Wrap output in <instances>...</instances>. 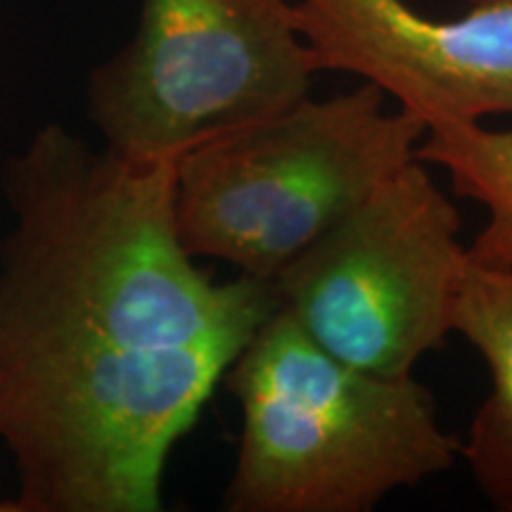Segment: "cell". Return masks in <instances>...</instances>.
I'll list each match as a JSON object with an SVG mask.
<instances>
[{"label":"cell","mask_w":512,"mask_h":512,"mask_svg":"<svg viewBox=\"0 0 512 512\" xmlns=\"http://www.w3.org/2000/svg\"><path fill=\"white\" fill-rule=\"evenodd\" d=\"M0 323L88 354H216L235 361L278 309L273 285L216 280L185 252L174 164L95 150L38 128L3 169Z\"/></svg>","instance_id":"cell-1"},{"label":"cell","mask_w":512,"mask_h":512,"mask_svg":"<svg viewBox=\"0 0 512 512\" xmlns=\"http://www.w3.org/2000/svg\"><path fill=\"white\" fill-rule=\"evenodd\" d=\"M223 384L242 413L226 512H370L460 456L425 384L351 366L280 309Z\"/></svg>","instance_id":"cell-2"},{"label":"cell","mask_w":512,"mask_h":512,"mask_svg":"<svg viewBox=\"0 0 512 512\" xmlns=\"http://www.w3.org/2000/svg\"><path fill=\"white\" fill-rule=\"evenodd\" d=\"M366 81L185 152L174 162V221L185 252L271 283L306 247L415 159L427 124L389 112Z\"/></svg>","instance_id":"cell-3"},{"label":"cell","mask_w":512,"mask_h":512,"mask_svg":"<svg viewBox=\"0 0 512 512\" xmlns=\"http://www.w3.org/2000/svg\"><path fill=\"white\" fill-rule=\"evenodd\" d=\"M318 72L290 0H143L88 79V117L114 155L174 164L309 98Z\"/></svg>","instance_id":"cell-4"},{"label":"cell","mask_w":512,"mask_h":512,"mask_svg":"<svg viewBox=\"0 0 512 512\" xmlns=\"http://www.w3.org/2000/svg\"><path fill=\"white\" fill-rule=\"evenodd\" d=\"M465 266L456 204L413 159L271 285L278 309L318 347L399 377L446 347Z\"/></svg>","instance_id":"cell-5"},{"label":"cell","mask_w":512,"mask_h":512,"mask_svg":"<svg viewBox=\"0 0 512 512\" xmlns=\"http://www.w3.org/2000/svg\"><path fill=\"white\" fill-rule=\"evenodd\" d=\"M294 10L320 72L361 76L425 124L512 117V0H470L458 19L403 0H299Z\"/></svg>","instance_id":"cell-6"},{"label":"cell","mask_w":512,"mask_h":512,"mask_svg":"<svg viewBox=\"0 0 512 512\" xmlns=\"http://www.w3.org/2000/svg\"><path fill=\"white\" fill-rule=\"evenodd\" d=\"M453 332L475 347L491 375L489 394L460 441V458L491 508L512 512V268L467 259Z\"/></svg>","instance_id":"cell-7"},{"label":"cell","mask_w":512,"mask_h":512,"mask_svg":"<svg viewBox=\"0 0 512 512\" xmlns=\"http://www.w3.org/2000/svg\"><path fill=\"white\" fill-rule=\"evenodd\" d=\"M415 159L446 169L453 192L486 209L489 221L467 245V259L484 268H512V128L430 119Z\"/></svg>","instance_id":"cell-8"},{"label":"cell","mask_w":512,"mask_h":512,"mask_svg":"<svg viewBox=\"0 0 512 512\" xmlns=\"http://www.w3.org/2000/svg\"><path fill=\"white\" fill-rule=\"evenodd\" d=\"M0 512H19L15 501H0Z\"/></svg>","instance_id":"cell-9"}]
</instances>
